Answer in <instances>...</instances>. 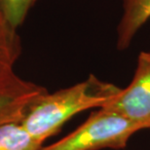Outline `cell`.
<instances>
[{
  "label": "cell",
  "mask_w": 150,
  "mask_h": 150,
  "mask_svg": "<svg viewBox=\"0 0 150 150\" xmlns=\"http://www.w3.org/2000/svg\"><path fill=\"white\" fill-rule=\"evenodd\" d=\"M120 92L119 87L90 75L73 86L40 95L25 110L21 123L43 145L76 114L105 106Z\"/></svg>",
  "instance_id": "1"
},
{
  "label": "cell",
  "mask_w": 150,
  "mask_h": 150,
  "mask_svg": "<svg viewBox=\"0 0 150 150\" xmlns=\"http://www.w3.org/2000/svg\"><path fill=\"white\" fill-rule=\"evenodd\" d=\"M142 130L105 108H98L76 130L41 150H103L122 149L134 134Z\"/></svg>",
  "instance_id": "2"
},
{
  "label": "cell",
  "mask_w": 150,
  "mask_h": 150,
  "mask_svg": "<svg viewBox=\"0 0 150 150\" xmlns=\"http://www.w3.org/2000/svg\"><path fill=\"white\" fill-rule=\"evenodd\" d=\"M103 108L128 119L142 129H150V52L139 54L133 80Z\"/></svg>",
  "instance_id": "3"
},
{
  "label": "cell",
  "mask_w": 150,
  "mask_h": 150,
  "mask_svg": "<svg viewBox=\"0 0 150 150\" xmlns=\"http://www.w3.org/2000/svg\"><path fill=\"white\" fill-rule=\"evenodd\" d=\"M46 88L23 79L15 70L0 75V125L21 121L25 110Z\"/></svg>",
  "instance_id": "4"
},
{
  "label": "cell",
  "mask_w": 150,
  "mask_h": 150,
  "mask_svg": "<svg viewBox=\"0 0 150 150\" xmlns=\"http://www.w3.org/2000/svg\"><path fill=\"white\" fill-rule=\"evenodd\" d=\"M149 19L150 0H123V15L117 28V48L127 49Z\"/></svg>",
  "instance_id": "5"
},
{
  "label": "cell",
  "mask_w": 150,
  "mask_h": 150,
  "mask_svg": "<svg viewBox=\"0 0 150 150\" xmlns=\"http://www.w3.org/2000/svg\"><path fill=\"white\" fill-rule=\"evenodd\" d=\"M17 30L0 13V75L14 70V65L22 52Z\"/></svg>",
  "instance_id": "6"
},
{
  "label": "cell",
  "mask_w": 150,
  "mask_h": 150,
  "mask_svg": "<svg viewBox=\"0 0 150 150\" xmlns=\"http://www.w3.org/2000/svg\"><path fill=\"white\" fill-rule=\"evenodd\" d=\"M42 147L21 121L0 125V150H41Z\"/></svg>",
  "instance_id": "7"
},
{
  "label": "cell",
  "mask_w": 150,
  "mask_h": 150,
  "mask_svg": "<svg viewBox=\"0 0 150 150\" xmlns=\"http://www.w3.org/2000/svg\"><path fill=\"white\" fill-rule=\"evenodd\" d=\"M35 1L36 0H0V13L14 28L18 29L25 22Z\"/></svg>",
  "instance_id": "8"
}]
</instances>
